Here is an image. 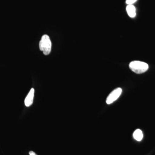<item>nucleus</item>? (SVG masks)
Returning <instances> with one entry per match:
<instances>
[{"mask_svg": "<svg viewBox=\"0 0 155 155\" xmlns=\"http://www.w3.org/2000/svg\"><path fill=\"white\" fill-rule=\"evenodd\" d=\"M129 68L134 73L139 74L146 72L149 66L147 63L142 61H134L129 64Z\"/></svg>", "mask_w": 155, "mask_h": 155, "instance_id": "f257e3e1", "label": "nucleus"}, {"mask_svg": "<svg viewBox=\"0 0 155 155\" xmlns=\"http://www.w3.org/2000/svg\"><path fill=\"white\" fill-rule=\"evenodd\" d=\"M52 43L49 36L45 35L42 37L39 42L40 50L43 52L45 55H48L51 53V50Z\"/></svg>", "mask_w": 155, "mask_h": 155, "instance_id": "f03ea898", "label": "nucleus"}, {"mask_svg": "<svg viewBox=\"0 0 155 155\" xmlns=\"http://www.w3.org/2000/svg\"><path fill=\"white\" fill-rule=\"evenodd\" d=\"M122 93V89L120 87L115 89L113 91L111 92L107 97L106 100L107 104H110L114 103L119 98Z\"/></svg>", "mask_w": 155, "mask_h": 155, "instance_id": "7ed1b4c3", "label": "nucleus"}, {"mask_svg": "<svg viewBox=\"0 0 155 155\" xmlns=\"http://www.w3.org/2000/svg\"><path fill=\"white\" fill-rule=\"evenodd\" d=\"M34 89L31 88L25 100V104L26 107H29L32 105L34 97Z\"/></svg>", "mask_w": 155, "mask_h": 155, "instance_id": "20e7f679", "label": "nucleus"}, {"mask_svg": "<svg viewBox=\"0 0 155 155\" xmlns=\"http://www.w3.org/2000/svg\"><path fill=\"white\" fill-rule=\"evenodd\" d=\"M126 11L129 17L134 18L136 16V8L132 5H127L126 7Z\"/></svg>", "mask_w": 155, "mask_h": 155, "instance_id": "39448f33", "label": "nucleus"}, {"mask_svg": "<svg viewBox=\"0 0 155 155\" xmlns=\"http://www.w3.org/2000/svg\"><path fill=\"white\" fill-rule=\"evenodd\" d=\"M134 138L138 141H141L143 138V134L140 129H137L133 133Z\"/></svg>", "mask_w": 155, "mask_h": 155, "instance_id": "423d86ee", "label": "nucleus"}, {"mask_svg": "<svg viewBox=\"0 0 155 155\" xmlns=\"http://www.w3.org/2000/svg\"><path fill=\"white\" fill-rule=\"evenodd\" d=\"M137 0H126V3L127 5H132Z\"/></svg>", "mask_w": 155, "mask_h": 155, "instance_id": "0eeeda50", "label": "nucleus"}, {"mask_svg": "<svg viewBox=\"0 0 155 155\" xmlns=\"http://www.w3.org/2000/svg\"><path fill=\"white\" fill-rule=\"evenodd\" d=\"M29 155H37L35 154V153L34 152L32 151L29 152Z\"/></svg>", "mask_w": 155, "mask_h": 155, "instance_id": "6e6552de", "label": "nucleus"}]
</instances>
